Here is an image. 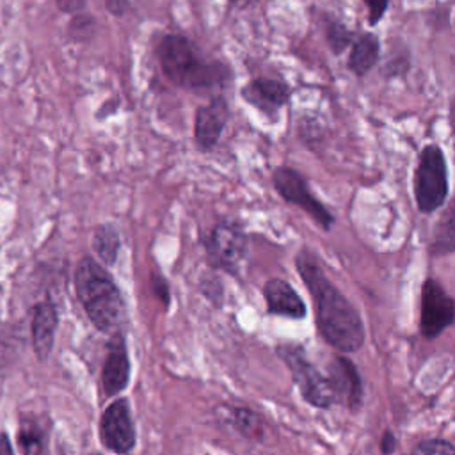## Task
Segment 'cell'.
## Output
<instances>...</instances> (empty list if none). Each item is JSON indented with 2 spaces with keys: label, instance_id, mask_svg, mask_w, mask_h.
Listing matches in <instances>:
<instances>
[{
  "label": "cell",
  "instance_id": "cell-32",
  "mask_svg": "<svg viewBox=\"0 0 455 455\" xmlns=\"http://www.w3.org/2000/svg\"><path fill=\"white\" fill-rule=\"evenodd\" d=\"M228 2H229V4H231V5H236V4H240V2H242V0H228Z\"/></svg>",
  "mask_w": 455,
  "mask_h": 455
},
{
  "label": "cell",
  "instance_id": "cell-4",
  "mask_svg": "<svg viewBox=\"0 0 455 455\" xmlns=\"http://www.w3.org/2000/svg\"><path fill=\"white\" fill-rule=\"evenodd\" d=\"M450 192L448 164L443 148L435 142L425 144L416 158L412 172V194L416 208L432 215L446 204Z\"/></svg>",
  "mask_w": 455,
  "mask_h": 455
},
{
  "label": "cell",
  "instance_id": "cell-25",
  "mask_svg": "<svg viewBox=\"0 0 455 455\" xmlns=\"http://www.w3.org/2000/svg\"><path fill=\"white\" fill-rule=\"evenodd\" d=\"M94 28V18L89 16V14H84V12H78L71 23H69V34L73 37H85V36H91Z\"/></svg>",
  "mask_w": 455,
  "mask_h": 455
},
{
  "label": "cell",
  "instance_id": "cell-12",
  "mask_svg": "<svg viewBox=\"0 0 455 455\" xmlns=\"http://www.w3.org/2000/svg\"><path fill=\"white\" fill-rule=\"evenodd\" d=\"M240 98L267 117H275L291 100V87L283 78L256 76L240 89Z\"/></svg>",
  "mask_w": 455,
  "mask_h": 455
},
{
  "label": "cell",
  "instance_id": "cell-2",
  "mask_svg": "<svg viewBox=\"0 0 455 455\" xmlns=\"http://www.w3.org/2000/svg\"><path fill=\"white\" fill-rule=\"evenodd\" d=\"M155 55L165 78L180 89L206 94L226 89L233 82V69L220 59L206 57L183 34H164Z\"/></svg>",
  "mask_w": 455,
  "mask_h": 455
},
{
  "label": "cell",
  "instance_id": "cell-30",
  "mask_svg": "<svg viewBox=\"0 0 455 455\" xmlns=\"http://www.w3.org/2000/svg\"><path fill=\"white\" fill-rule=\"evenodd\" d=\"M105 7L110 14L123 16L130 7V0H105Z\"/></svg>",
  "mask_w": 455,
  "mask_h": 455
},
{
  "label": "cell",
  "instance_id": "cell-11",
  "mask_svg": "<svg viewBox=\"0 0 455 455\" xmlns=\"http://www.w3.org/2000/svg\"><path fill=\"white\" fill-rule=\"evenodd\" d=\"M231 119V107L224 94H213L199 105L194 116V142L199 151H213Z\"/></svg>",
  "mask_w": 455,
  "mask_h": 455
},
{
  "label": "cell",
  "instance_id": "cell-9",
  "mask_svg": "<svg viewBox=\"0 0 455 455\" xmlns=\"http://www.w3.org/2000/svg\"><path fill=\"white\" fill-rule=\"evenodd\" d=\"M325 375L336 405L357 414L364 403V384L355 363L348 355H332L325 364Z\"/></svg>",
  "mask_w": 455,
  "mask_h": 455
},
{
  "label": "cell",
  "instance_id": "cell-3",
  "mask_svg": "<svg viewBox=\"0 0 455 455\" xmlns=\"http://www.w3.org/2000/svg\"><path fill=\"white\" fill-rule=\"evenodd\" d=\"M73 283L76 297L96 331L108 336L124 332L126 304L105 267L92 256H82L76 263Z\"/></svg>",
  "mask_w": 455,
  "mask_h": 455
},
{
  "label": "cell",
  "instance_id": "cell-24",
  "mask_svg": "<svg viewBox=\"0 0 455 455\" xmlns=\"http://www.w3.org/2000/svg\"><path fill=\"white\" fill-rule=\"evenodd\" d=\"M149 284H151L153 295H155V297L162 302V306L167 309L169 304H171V288H169L167 279H165L160 272L153 270V272H151V277H149Z\"/></svg>",
  "mask_w": 455,
  "mask_h": 455
},
{
  "label": "cell",
  "instance_id": "cell-8",
  "mask_svg": "<svg viewBox=\"0 0 455 455\" xmlns=\"http://www.w3.org/2000/svg\"><path fill=\"white\" fill-rule=\"evenodd\" d=\"M455 323V297L435 277H427L419 290V334L425 339L439 338Z\"/></svg>",
  "mask_w": 455,
  "mask_h": 455
},
{
  "label": "cell",
  "instance_id": "cell-28",
  "mask_svg": "<svg viewBox=\"0 0 455 455\" xmlns=\"http://www.w3.org/2000/svg\"><path fill=\"white\" fill-rule=\"evenodd\" d=\"M396 448H398V441H396L395 432H393L391 428H386V430L382 432V435H380V441H379V450H380V453L391 455V453L396 451Z\"/></svg>",
  "mask_w": 455,
  "mask_h": 455
},
{
  "label": "cell",
  "instance_id": "cell-13",
  "mask_svg": "<svg viewBox=\"0 0 455 455\" xmlns=\"http://www.w3.org/2000/svg\"><path fill=\"white\" fill-rule=\"evenodd\" d=\"M130 380V357L124 332L110 334L107 343V355L101 366V387L105 396L114 398L126 389Z\"/></svg>",
  "mask_w": 455,
  "mask_h": 455
},
{
  "label": "cell",
  "instance_id": "cell-17",
  "mask_svg": "<svg viewBox=\"0 0 455 455\" xmlns=\"http://www.w3.org/2000/svg\"><path fill=\"white\" fill-rule=\"evenodd\" d=\"M50 439V419L37 414H21L18 427V450L25 455L46 453Z\"/></svg>",
  "mask_w": 455,
  "mask_h": 455
},
{
  "label": "cell",
  "instance_id": "cell-19",
  "mask_svg": "<svg viewBox=\"0 0 455 455\" xmlns=\"http://www.w3.org/2000/svg\"><path fill=\"white\" fill-rule=\"evenodd\" d=\"M224 407L228 412V421L233 425L236 434H240L249 441L261 443V439L265 437V423H263V416L258 411L247 405H231V403Z\"/></svg>",
  "mask_w": 455,
  "mask_h": 455
},
{
  "label": "cell",
  "instance_id": "cell-23",
  "mask_svg": "<svg viewBox=\"0 0 455 455\" xmlns=\"http://www.w3.org/2000/svg\"><path fill=\"white\" fill-rule=\"evenodd\" d=\"M199 291L215 307H222V304H224V286H222V281L219 279V275H215V274L203 275L201 281H199Z\"/></svg>",
  "mask_w": 455,
  "mask_h": 455
},
{
  "label": "cell",
  "instance_id": "cell-26",
  "mask_svg": "<svg viewBox=\"0 0 455 455\" xmlns=\"http://www.w3.org/2000/svg\"><path fill=\"white\" fill-rule=\"evenodd\" d=\"M411 68V59H409V53H402L398 57H393L386 62V68H384V75L387 78H396V76H403L407 75Z\"/></svg>",
  "mask_w": 455,
  "mask_h": 455
},
{
  "label": "cell",
  "instance_id": "cell-29",
  "mask_svg": "<svg viewBox=\"0 0 455 455\" xmlns=\"http://www.w3.org/2000/svg\"><path fill=\"white\" fill-rule=\"evenodd\" d=\"M55 4L66 14H76L85 7V0H55Z\"/></svg>",
  "mask_w": 455,
  "mask_h": 455
},
{
  "label": "cell",
  "instance_id": "cell-22",
  "mask_svg": "<svg viewBox=\"0 0 455 455\" xmlns=\"http://www.w3.org/2000/svg\"><path fill=\"white\" fill-rule=\"evenodd\" d=\"M411 453H414V455H437V453L455 455V444L443 437H432V439L418 441L411 448Z\"/></svg>",
  "mask_w": 455,
  "mask_h": 455
},
{
  "label": "cell",
  "instance_id": "cell-20",
  "mask_svg": "<svg viewBox=\"0 0 455 455\" xmlns=\"http://www.w3.org/2000/svg\"><path fill=\"white\" fill-rule=\"evenodd\" d=\"M92 251L100 258V261L107 267H112L117 261L121 251L119 231L114 224H101L96 228L92 235Z\"/></svg>",
  "mask_w": 455,
  "mask_h": 455
},
{
  "label": "cell",
  "instance_id": "cell-18",
  "mask_svg": "<svg viewBox=\"0 0 455 455\" xmlns=\"http://www.w3.org/2000/svg\"><path fill=\"white\" fill-rule=\"evenodd\" d=\"M428 252L432 258H443L455 252V196L448 201L437 222L434 224Z\"/></svg>",
  "mask_w": 455,
  "mask_h": 455
},
{
  "label": "cell",
  "instance_id": "cell-7",
  "mask_svg": "<svg viewBox=\"0 0 455 455\" xmlns=\"http://www.w3.org/2000/svg\"><path fill=\"white\" fill-rule=\"evenodd\" d=\"M272 185L274 190L283 197V201L300 208L322 231H331L336 217L313 194L309 181L300 171L290 165H279L272 171Z\"/></svg>",
  "mask_w": 455,
  "mask_h": 455
},
{
  "label": "cell",
  "instance_id": "cell-14",
  "mask_svg": "<svg viewBox=\"0 0 455 455\" xmlns=\"http://www.w3.org/2000/svg\"><path fill=\"white\" fill-rule=\"evenodd\" d=\"M265 311L270 316H279L286 320H304L307 315V307L300 293L281 277H270L265 281L263 288Z\"/></svg>",
  "mask_w": 455,
  "mask_h": 455
},
{
  "label": "cell",
  "instance_id": "cell-15",
  "mask_svg": "<svg viewBox=\"0 0 455 455\" xmlns=\"http://www.w3.org/2000/svg\"><path fill=\"white\" fill-rule=\"evenodd\" d=\"M59 316L52 300H41L32 307V347L39 361H46L53 343L57 331Z\"/></svg>",
  "mask_w": 455,
  "mask_h": 455
},
{
  "label": "cell",
  "instance_id": "cell-27",
  "mask_svg": "<svg viewBox=\"0 0 455 455\" xmlns=\"http://www.w3.org/2000/svg\"><path fill=\"white\" fill-rule=\"evenodd\" d=\"M363 4L368 9V25L375 27L380 23V20L384 18L389 0H363Z\"/></svg>",
  "mask_w": 455,
  "mask_h": 455
},
{
  "label": "cell",
  "instance_id": "cell-31",
  "mask_svg": "<svg viewBox=\"0 0 455 455\" xmlns=\"http://www.w3.org/2000/svg\"><path fill=\"white\" fill-rule=\"evenodd\" d=\"M14 453V446L11 444V439L5 432L0 434V455H11Z\"/></svg>",
  "mask_w": 455,
  "mask_h": 455
},
{
  "label": "cell",
  "instance_id": "cell-16",
  "mask_svg": "<svg viewBox=\"0 0 455 455\" xmlns=\"http://www.w3.org/2000/svg\"><path fill=\"white\" fill-rule=\"evenodd\" d=\"M380 39L373 32L357 34L350 44L347 68L355 78H364L379 64Z\"/></svg>",
  "mask_w": 455,
  "mask_h": 455
},
{
  "label": "cell",
  "instance_id": "cell-1",
  "mask_svg": "<svg viewBox=\"0 0 455 455\" xmlns=\"http://www.w3.org/2000/svg\"><path fill=\"white\" fill-rule=\"evenodd\" d=\"M293 263L311 297L318 336L339 354L361 350L366 341L364 320L354 302L331 281L318 252L302 245Z\"/></svg>",
  "mask_w": 455,
  "mask_h": 455
},
{
  "label": "cell",
  "instance_id": "cell-10",
  "mask_svg": "<svg viewBox=\"0 0 455 455\" xmlns=\"http://www.w3.org/2000/svg\"><path fill=\"white\" fill-rule=\"evenodd\" d=\"M100 439L114 453H130L137 444V432L126 398L112 400L100 418Z\"/></svg>",
  "mask_w": 455,
  "mask_h": 455
},
{
  "label": "cell",
  "instance_id": "cell-5",
  "mask_svg": "<svg viewBox=\"0 0 455 455\" xmlns=\"http://www.w3.org/2000/svg\"><path fill=\"white\" fill-rule=\"evenodd\" d=\"M274 350L281 363L288 368L300 398L307 405L320 411H329L332 405H336L327 375L320 371L318 366L309 359L302 343L281 341L274 347Z\"/></svg>",
  "mask_w": 455,
  "mask_h": 455
},
{
  "label": "cell",
  "instance_id": "cell-6",
  "mask_svg": "<svg viewBox=\"0 0 455 455\" xmlns=\"http://www.w3.org/2000/svg\"><path fill=\"white\" fill-rule=\"evenodd\" d=\"M206 263L212 270L238 277L247 258L249 236L243 224L233 217H222L203 238Z\"/></svg>",
  "mask_w": 455,
  "mask_h": 455
},
{
  "label": "cell",
  "instance_id": "cell-21",
  "mask_svg": "<svg viewBox=\"0 0 455 455\" xmlns=\"http://www.w3.org/2000/svg\"><path fill=\"white\" fill-rule=\"evenodd\" d=\"M325 43L331 50V53L334 55H341L354 41L355 34L354 30H350L345 23H341L339 20L332 18L325 23Z\"/></svg>",
  "mask_w": 455,
  "mask_h": 455
}]
</instances>
